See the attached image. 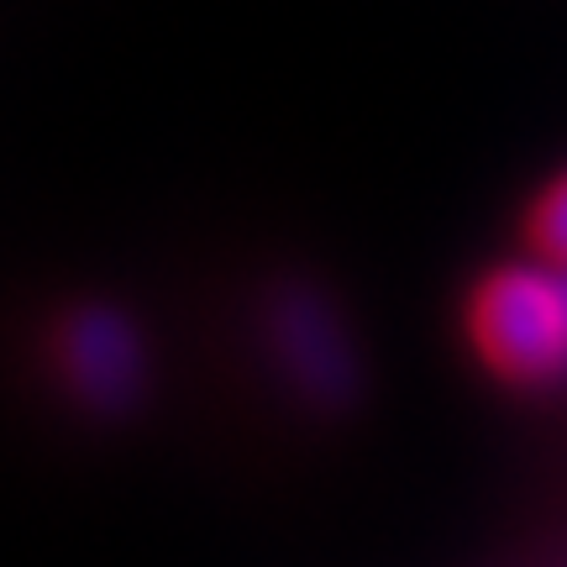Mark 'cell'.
I'll use <instances>...</instances> for the list:
<instances>
[{
    "label": "cell",
    "mask_w": 567,
    "mask_h": 567,
    "mask_svg": "<svg viewBox=\"0 0 567 567\" xmlns=\"http://www.w3.org/2000/svg\"><path fill=\"white\" fill-rule=\"evenodd\" d=\"M264 331L279 368L289 373V384L300 389L310 405L337 410L352 400L358 363H352V347H347L337 310L316 289H284L279 300L268 305Z\"/></svg>",
    "instance_id": "3957f363"
},
{
    "label": "cell",
    "mask_w": 567,
    "mask_h": 567,
    "mask_svg": "<svg viewBox=\"0 0 567 567\" xmlns=\"http://www.w3.org/2000/svg\"><path fill=\"white\" fill-rule=\"evenodd\" d=\"M53 368L63 389L101 415H122L126 405H137L147 379L137 326L111 305H74L53 326Z\"/></svg>",
    "instance_id": "7a4b0ae2"
},
{
    "label": "cell",
    "mask_w": 567,
    "mask_h": 567,
    "mask_svg": "<svg viewBox=\"0 0 567 567\" xmlns=\"http://www.w3.org/2000/svg\"><path fill=\"white\" fill-rule=\"evenodd\" d=\"M526 247L551 268H567V168L530 200L526 210Z\"/></svg>",
    "instance_id": "277c9868"
},
{
    "label": "cell",
    "mask_w": 567,
    "mask_h": 567,
    "mask_svg": "<svg viewBox=\"0 0 567 567\" xmlns=\"http://www.w3.org/2000/svg\"><path fill=\"white\" fill-rule=\"evenodd\" d=\"M467 342L478 363L520 389L567 379V268L505 264L467 295Z\"/></svg>",
    "instance_id": "6da1fadb"
}]
</instances>
